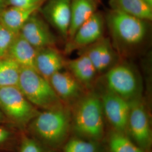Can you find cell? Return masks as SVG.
<instances>
[{"instance_id":"6da1fadb","label":"cell","mask_w":152,"mask_h":152,"mask_svg":"<svg viewBox=\"0 0 152 152\" xmlns=\"http://www.w3.org/2000/svg\"><path fill=\"white\" fill-rule=\"evenodd\" d=\"M27 128L42 147L49 150L59 149L68 140L72 130L71 109L65 105L39 112Z\"/></svg>"},{"instance_id":"7a4b0ae2","label":"cell","mask_w":152,"mask_h":152,"mask_svg":"<svg viewBox=\"0 0 152 152\" xmlns=\"http://www.w3.org/2000/svg\"><path fill=\"white\" fill-rule=\"evenodd\" d=\"M70 109L71 127L76 136L100 142L105 136V127L99 94L88 91Z\"/></svg>"},{"instance_id":"3957f363","label":"cell","mask_w":152,"mask_h":152,"mask_svg":"<svg viewBox=\"0 0 152 152\" xmlns=\"http://www.w3.org/2000/svg\"><path fill=\"white\" fill-rule=\"evenodd\" d=\"M112 44L121 49L135 48L144 42L148 30V22L121 11L112 10L107 16Z\"/></svg>"},{"instance_id":"277c9868","label":"cell","mask_w":152,"mask_h":152,"mask_svg":"<svg viewBox=\"0 0 152 152\" xmlns=\"http://www.w3.org/2000/svg\"><path fill=\"white\" fill-rule=\"evenodd\" d=\"M18 87L36 108L51 110L65 106L50 82L34 69L20 67Z\"/></svg>"},{"instance_id":"5b68a950","label":"cell","mask_w":152,"mask_h":152,"mask_svg":"<svg viewBox=\"0 0 152 152\" xmlns=\"http://www.w3.org/2000/svg\"><path fill=\"white\" fill-rule=\"evenodd\" d=\"M0 110L11 125L24 130L39 113L17 86L0 87Z\"/></svg>"},{"instance_id":"8992f818","label":"cell","mask_w":152,"mask_h":152,"mask_svg":"<svg viewBox=\"0 0 152 152\" xmlns=\"http://www.w3.org/2000/svg\"><path fill=\"white\" fill-rule=\"evenodd\" d=\"M105 88L129 102L141 97L140 76L132 65L117 63L104 73Z\"/></svg>"},{"instance_id":"52a82bcc","label":"cell","mask_w":152,"mask_h":152,"mask_svg":"<svg viewBox=\"0 0 152 152\" xmlns=\"http://www.w3.org/2000/svg\"><path fill=\"white\" fill-rule=\"evenodd\" d=\"M129 102L127 135L139 147L146 152L149 151L152 147V133L145 104L141 97Z\"/></svg>"},{"instance_id":"ba28073f","label":"cell","mask_w":152,"mask_h":152,"mask_svg":"<svg viewBox=\"0 0 152 152\" xmlns=\"http://www.w3.org/2000/svg\"><path fill=\"white\" fill-rule=\"evenodd\" d=\"M99 95L104 118L108 121L112 129L127 134L129 102L105 88Z\"/></svg>"},{"instance_id":"9c48e42d","label":"cell","mask_w":152,"mask_h":152,"mask_svg":"<svg viewBox=\"0 0 152 152\" xmlns=\"http://www.w3.org/2000/svg\"><path fill=\"white\" fill-rule=\"evenodd\" d=\"M104 20L102 15L95 12L79 28L73 37L67 40L65 53L69 54L95 43L103 36Z\"/></svg>"},{"instance_id":"30bf717a","label":"cell","mask_w":152,"mask_h":152,"mask_svg":"<svg viewBox=\"0 0 152 152\" xmlns=\"http://www.w3.org/2000/svg\"><path fill=\"white\" fill-rule=\"evenodd\" d=\"M49 81L62 102L70 108L88 91L66 69L56 72Z\"/></svg>"},{"instance_id":"8fae6325","label":"cell","mask_w":152,"mask_h":152,"mask_svg":"<svg viewBox=\"0 0 152 152\" xmlns=\"http://www.w3.org/2000/svg\"><path fill=\"white\" fill-rule=\"evenodd\" d=\"M86 55L98 74L105 73L118 63V56L114 46L109 38L103 37L95 43L79 50Z\"/></svg>"},{"instance_id":"7c38bea8","label":"cell","mask_w":152,"mask_h":152,"mask_svg":"<svg viewBox=\"0 0 152 152\" xmlns=\"http://www.w3.org/2000/svg\"><path fill=\"white\" fill-rule=\"evenodd\" d=\"M19 33L37 50L54 46L56 42L48 24L36 12L24 24Z\"/></svg>"},{"instance_id":"4fadbf2b","label":"cell","mask_w":152,"mask_h":152,"mask_svg":"<svg viewBox=\"0 0 152 152\" xmlns=\"http://www.w3.org/2000/svg\"><path fill=\"white\" fill-rule=\"evenodd\" d=\"M72 0H49L43 12L49 22L67 40L71 22Z\"/></svg>"},{"instance_id":"5bb4252c","label":"cell","mask_w":152,"mask_h":152,"mask_svg":"<svg viewBox=\"0 0 152 152\" xmlns=\"http://www.w3.org/2000/svg\"><path fill=\"white\" fill-rule=\"evenodd\" d=\"M63 56L53 46L37 50L35 60V70L49 81L50 78L65 68Z\"/></svg>"},{"instance_id":"9a60e30c","label":"cell","mask_w":152,"mask_h":152,"mask_svg":"<svg viewBox=\"0 0 152 152\" xmlns=\"http://www.w3.org/2000/svg\"><path fill=\"white\" fill-rule=\"evenodd\" d=\"M65 68L88 91L91 90L99 75L91 60L82 53L76 58L66 60Z\"/></svg>"},{"instance_id":"2e32d148","label":"cell","mask_w":152,"mask_h":152,"mask_svg":"<svg viewBox=\"0 0 152 152\" xmlns=\"http://www.w3.org/2000/svg\"><path fill=\"white\" fill-rule=\"evenodd\" d=\"M41 5L29 7L10 6L0 10V24L15 34H18L23 26L39 9Z\"/></svg>"},{"instance_id":"e0dca14e","label":"cell","mask_w":152,"mask_h":152,"mask_svg":"<svg viewBox=\"0 0 152 152\" xmlns=\"http://www.w3.org/2000/svg\"><path fill=\"white\" fill-rule=\"evenodd\" d=\"M37 53V50L29 43L20 33H18L11 44L8 56L20 66L35 69Z\"/></svg>"},{"instance_id":"ac0fdd59","label":"cell","mask_w":152,"mask_h":152,"mask_svg":"<svg viewBox=\"0 0 152 152\" xmlns=\"http://www.w3.org/2000/svg\"><path fill=\"white\" fill-rule=\"evenodd\" d=\"M94 0H72L71 22L67 40L96 12Z\"/></svg>"},{"instance_id":"d6986e66","label":"cell","mask_w":152,"mask_h":152,"mask_svg":"<svg viewBox=\"0 0 152 152\" xmlns=\"http://www.w3.org/2000/svg\"><path fill=\"white\" fill-rule=\"evenodd\" d=\"M112 10H118L145 21L152 19V7L143 0H109Z\"/></svg>"},{"instance_id":"ffe728a7","label":"cell","mask_w":152,"mask_h":152,"mask_svg":"<svg viewBox=\"0 0 152 152\" xmlns=\"http://www.w3.org/2000/svg\"><path fill=\"white\" fill-rule=\"evenodd\" d=\"M108 152H147L136 144L125 133L112 129L107 135Z\"/></svg>"},{"instance_id":"44dd1931","label":"cell","mask_w":152,"mask_h":152,"mask_svg":"<svg viewBox=\"0 0 152 152\" xmlns=\"http://www.w3.org/2000/svg\"><path fill=\"white\" fill-rule=\"evenodd\" d=\"M20 67L9 56L0 58V87H18Z\"/></svg>"},{"instance_id":"7402d4cb","label":"cell","mask_w":152,"mask_h":152,"mask_svg":"<svg viewBox=\"0 0 152 152\" xmlns=\"http://www.w3.org/2000/svg\"><path fill=\"white\" fill-rule=\"evenodd\" d=\"M63 152H103V149L100 142L75 136L65 142Z\"/></svg>"},{"instance_id":"603a6c76","label":"cell","mask_w":152,"mask_h":152,"mask_svg":"<svg viewBox=\"0 0 152 152\" xmlns=\"http://www.w3.org/2000/svg\"><path fill=\"white\" fill-rule=\"evenodd\" d=\"M15 127L11 125H0V149H9L15 144L17 139Z\"/></svg>"},{"instance_id":"cb8c5ba5","label":"cell","mask_w":152,"mask_h":152,"mask_svg":"<svg viewBox=\"0 0 152 152\" xmlns=\"http://www.w3.org/2000/svg\"><path fill=\"white\" fill-rule=\"evenodd\" d=\"M17 34L0 24V58L8 56L11 44Z\"/></svg>"},{"instance_id":"d4e9b609","label":"cell","mask_w":152,"mask_h":152,"mask_svg":"<svg viewBox=\"0 0 152 152\" xmlns=\"http://www.w3.org/2000/svg\"><path fill=\"white\" fill-rule=\"evenodd\" d=\"M19 152H43L42 146L32 137L22 136Z\"/></svg>"},{"instance_id":"484cf974","label":"cell","mask_w":152,"mask_h":152,"mask_svg":"<svg viewBox=\"0 0 152 152\" xmlns=\"http://www.w3.org/2000/svg\"><path fill=\"white\" fill-rule=\"evenodd\" d=\"M11 6L29 7L33 6L41 5L42 0H6Z\"/></svg>"},{"instance_id":"4316f807","label":"cell","mask_w":152,"mask_h":152,"mask_svg":"<svg viewBox=\"0 0 152 152\" xmlns=\"http://www.w3.org/2000/svg\"><path fill=\"white\" fill-rule=\"evenodd\" d=\"M0 125H12L1 110H0Z\"/></svg>"},{"instance_id":"83f0119b","label":"cell","mask_w":152,"mask_h":152,"mask_svg":"<svg viewBox=\"0 0 152 152\" xmlns=\"http://www.w3.org/2000/svg\"><path fill=\"white\" fill-rule=\"evenodd\" d=\"M147 4L152 7V0H143Z\"/></svg>"},{"instance_id":"f1b7e54d","label":"cell","mask_w":152,"mask_h":152,"mask_svg":"<svg viewBox=\"0 0 152 152\" xmlns=\"http://www.w3.org/2000/svg\"><path fill=\"white\" fill-rule=\"evenodd\" d=\"M5 0H0V10L2 9Z\"/></svg>"}]
</instances>
